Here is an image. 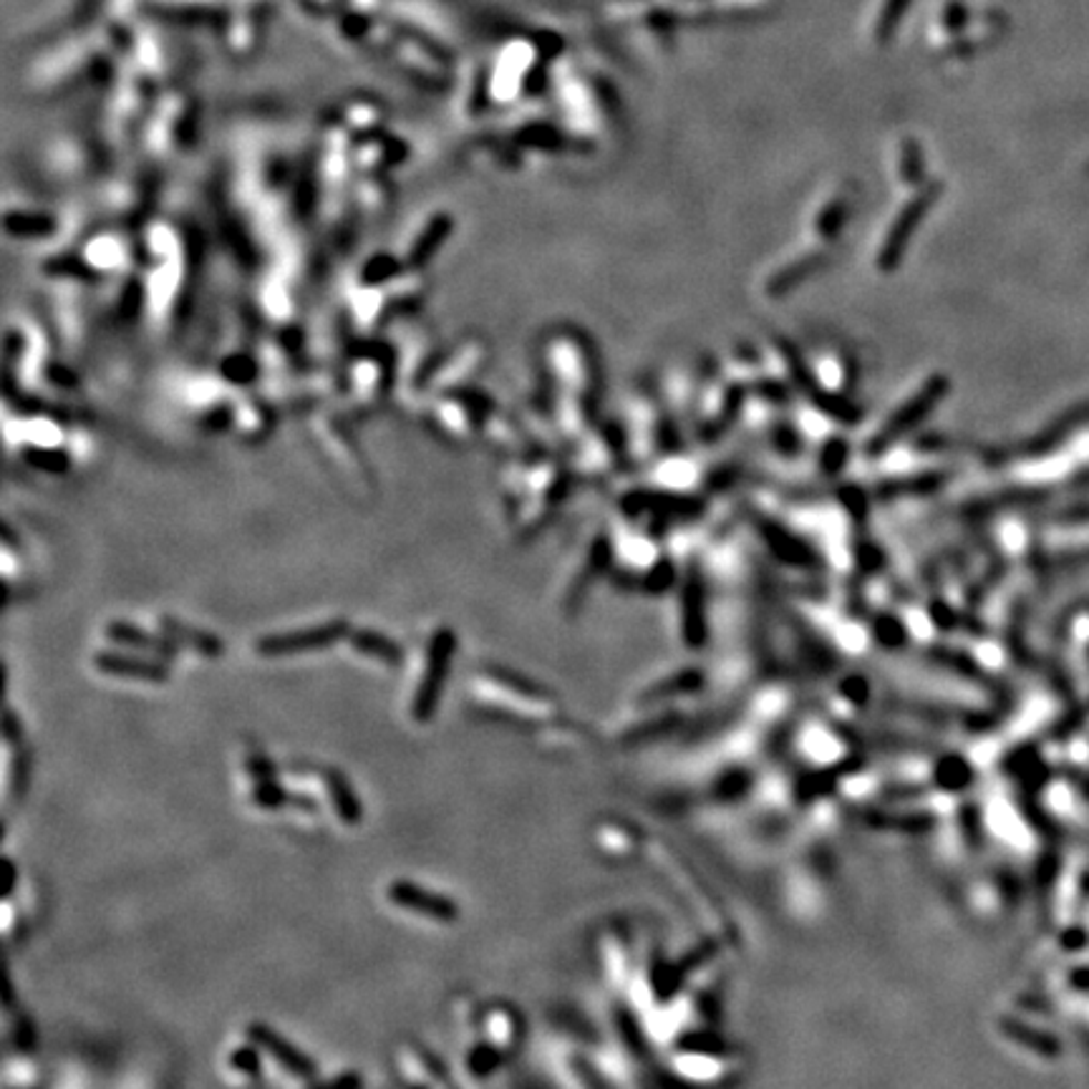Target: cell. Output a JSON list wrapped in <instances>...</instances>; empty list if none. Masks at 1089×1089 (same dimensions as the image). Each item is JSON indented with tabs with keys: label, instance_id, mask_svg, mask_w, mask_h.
Masks as SVG:
<instances>
[{
	"label": "cell",
	"instance_id": "3",
	"mask_svg": "<svg viewBox=\"0 0 1089 1089\" xmlns=\"http://www.w3.org/2000/svg\"><path fill=\"white\" fill-rule=\"evenodd\" d=\"M454 651H457V635H454V631L439 629L434 633L429 649H426L424 674L412 698V716L419 724L432 722V716L439 709L444 684H447L452 671Z\"/></svg>",
	"mask_w": 1089,
	"mask_h": 1089
},
{
	"label": "cell",
	"instance_id": "4",
	"mask_svg": "<svg viewBox=\"0 0 1089 1089\" xmlns=\"http://www.w3.org/2000/svg\"><path fill=\"white\" fill-rule=\"evenodd\" d=\"M485 419L487 414L475 404V394L467 388L439 394L426 412V426L447 444H467Z\"/></svg>",
	"mask_w": 1089,
	"mask_h": 1089
},
{
	"label": "cell",
	"instance_id": "24",
	"mask_svg": "<svg viewBox=\"0 0 1089 1089\" xmlns=\"http://www.w3.org/2000/svg\"><path fill=\"white\" fill-rule=\"evenodd\" d=\"M3 739L8 744H21L23 739V724H18L15 719V714L11 709H6V719H3Z\"/></svg>",
	"mask_w": 1089,
	"mask_h": 1089
},
{
	"label": "cell",
	"instance_id": "12",
	"mask_svg": "<svg viewBox=\"0 0 1089 1089\" xmlns=\"http://www.w3.org/2000/svg\"><path fill=\"white\" fill-rule=\"evenodd\" d=\"M106 635H108V641L120 643V646L147 651V653H154V656H162V658L175 656L177 643H172L169 639H162V635H154L149 631H144L134 623H120V621L108 623Z\"/></svg>",
	"mask_w": 1089,
	"mask_h": 1089
},
{
	"label": "cell",
	"instance_id": "9",
	"mask_svg": "<svg viewBox=\"0 0 1089 1089\" xmlns=\"http://www.w3.org/2000/svg\"><path fill=\"white\" fill-rule=\"evenodd\" d=\"M94 666L102 671L106 676L116 678H134V681H152V684H162L167 681L169 671L165 664L152 658H139V656H126V653H114L104 651L94 656Z\"/></svg>",
	"mask_w": 1089,
	"mask_h": 1089
},
{
	"label": "cell",
	"instance_id": "17",
	"mask_svg": "<svg viewBox=\"0 0 1089 1089\" xmlns=\"http://www.w3.org/2000/svg\"><path fill=\"white\" fill-rule=\"evenodd\" d=\"M250 800L256 802L258 807H262V810H280L283 805L295 802L298 807H301V810L315 812L313 800H308V797H303V800H293V797H290L283 787L276 785V779H268V782H256Z\"/></svg>",
	"mask_w": 1089,
	"mask_h": 1089
},
{
	"label": "cell",
	"instance_id": "20",
	"mask_svg": "<svg viewBox=\"0 0 1089 1089\" xmlns=\"http://www.w3.org/2000/svg\"><path fill=\"white\" fill-rule=\"evenodd\" d=\"M497 1051L489 1047V1044H477L475 1049L467 1055V1067L475 1077H487L497 1067Z\"/></svg>",
	"mask_w": 1089,
	"mask_h": 1089
},
{
	"label": "cell",
	"instance_id": "19",
	"mask_svg": "<svg viewBox=\"0 0 1089 1089\" xmlns=\"http://www.w3.org/2000/svg\"><path fill=\"white\" fill-rule=\"evenodd\" d=\"M220 376H222V381H227V384L248 386L250 381H256L260 376V366L250 356H242V353H235V356L222 361Z\"/></svg>",
	"mask_w": 1089,
	"mask_h": 1089
},
{
	"label": "cell",
	"instance_id": "18",
	"mask_svg": "<svg viewBox=\"0 0 1089 1089\" xmlns=\"http://www.w3.org/2000/svg\"><path fill=\"white\" fill-rule=\"evenodd\" d=\"M406 270V262H398L392 256H374L369 262H363L359 286H388Z\"/></svg>",
	"mask_w": 1089,
	"mask_h": 1089
},
{
	"label": "cell",
	"instance_id": "21",
	"mask_svg": "<svg viewBox=\"0 0 1089 1089\" xmlns=\"http://www.w3.org/2000/svg\"><path fill=\"white\" fill-rule=\"evenodd\" d=\"M230 1067L235 1072H240L245 1077H258L260 1075V1049L252 1044V1047H238L230 1057Z\"/></svg>",
	"mask_w": 1089,
	"mask_h": 1089
},
{
	"label": "cell",
	"instance_id": "14",
	"mask_svg": "<svg viewBox=\"0 0 1089 1089\" xmlns=\"http://www.w3.org/2000/svg\"><path fill=\"white\" fill-rule=\"evenodd\" d=\"M325 787H329L335 815L346 824H359L363 820V805L353 792L349 777L339 769H325Z\"/></svg>",
	"mask_w": 1089,
	"mask_h": 1089
},
{
	"label": "cell",
	"instance_id": "13",
	"mask_svg": "<svg viewBox=\"0 0 1089 1089\" xmlns=\"http://www.w3.org/2000/svg\"><path fill=\"white\" fill-rule=\"evenodd\" d=\"M162 629H165L167 639L172 643H179V646L195 651V653H199V656L220 658L222 653H225V643L220 639H217L215 633L197 631L189 623H182L177 619H169V615H165V619H162Z\"/></svg>",
	"mask_w": 1089,
	"mask_h": 1089
},
{
	"label": "cell",
	"instance_id": "25",
	"mask_svg": "<svg viewBox=\"0 0 1089 1089\" xmlns=\"http://www.w3.org/2000/svg\"><path fill=\"white\" fill-rule=\"evenodd\" d=\"M412 1089H422V1087H412Z\"/></svg>",
	"mask_w": 1089,
	"mask_h": 1089
},
{
	"label": "cell",
	"instance_id": "6",
	"mask_svg": "<svg viewBox=\"0 0 1089 1089\" xmlns=\"http://www.w3.org/2000/svg\"><path fill=\"white\" fill-rule=\"evenodd\" d=\"M349 635V623L346 621H329V623H318L311 629L303 631H288V633H270L266 639H260L256 643V651L260 656H298V653H311V651H323L331 649L333 643L343 641Z\"/></svg>",
	"mask_w": 1089,
	"mask_h": 1089
},
{
	"label": "cell",
	"instance_id": "1",
	"mask_svg": "<svg viewBox=\"0 0 1089 1089\" xmlns=\"http://www.w3.org/2000/svg\"><path fill=\"white\" fill-rule=\"evenodd\" d=\"M394 353L388 349H361L346 363V398L356 416H366L384 402L394 381Z\"/></svg>",
	"mask_w": 1089,
	"mask_h": 1089
},
{
	"label": "cell",
	"instance_id": "8",
	"mask_svg": "<svg viewBox=\"0 0 1089 1089\" xmlns=\"http://www.w3.org/2000/svg\"><path fill=\"white\" fill-rule=\"evenodd\" d=\"M248 1039L256 1044L260 1051H266L268 1057L276 1059L278 1065L293 1077H298V1079H313L315 1077V1061L308 1057L305 1051L298 1049L293 1041L280 1037V1034L272 1027H268V1024L252 1021L248 1027Z\"/></svg>",
	"mask_w": 1089,
	"mask_h": 1089
},
{
	"label": "cell",
	"instance_id": "22",
	"mask_svg": "<svg viewBox=\"0 0 1089 1089\" xmlns=\"http://www.w3.org/2000/svg\"><path fill=\"white\" fill-rule=\"evenodd\" d=\"M245 767H248V775L256 779V782H268V779H276V767H272V761L262 755L250 757L248 761H245Z\"/></svg>",
	"mask_w": 1089,
	"mask_h": 1089
},
{
	"label": "cell",
	"instance_id": "10",
	"mask_svg": "<svg viewBox=\"0 0 1089 1089\" xmlns=\"http://www.w3.org/2000/svg\"><path fill=\"white\" fill-rule=\"evenodd\" d=\"M230 426L242 442H262L272 432V412L270 406L256 396H242L232 402Z\"/></svg>",
	"mask_w": 1089,
	"mask_h": 1089
},
{
	"label": "cell",
	"instance_id": "7",
	"mask_svg": "<svg viewBox=\"0 0 1089 1089\" xmlns=\"http://www.w3.org/2000/svg\"><path fill=\"white\" fill-rule=\"evenodd\" d=\"M388 901L402 911L424 915V919L439 921V923H454L459 919V905L452 901V898L426 891V888L412 883V880H394L388 885Z\"/></svg>",
	"mask_w": 1089,
	"mask_h": 1089
},
{
	"label": "cell",
	"instance_id": "2",
	"mask_svg": "<svg viewBox=\"0 0 1089 1089\" xmlns=\"http://www.w3.org/2000/svg\"><path fill=\"white\" fill-rule=\"evenodd\" d=\"M311 437L318 442V447L325 454V459L349 479L351 485L361 489L374 487V475H371L369 461L353 442L346 426L331 414H313L311 416Z\"/></svg>",
	"mask_w": 1089,
	"mask_h": 1089
},
{
	"label": "cell",
	"instance_id": "16",
	"mask_svg": "<svg viewBox=\"0 0 1089 1089\" xmlns=\"http://www.w3.org/2000/svg\"><path fill=\"white\" fill-rule=\"evenodd\" d=\"M53 217L41 215V212H8L6 215V230L13 235V238H43V235L53 232Z\"/></svg>",
	"mask_w": 1089,
	"mask_h": 1089
},
{
	"label": "cell",
	"instance_id": "5",
	"mask_svg": "<svg viewBox=\"0 0 1089 1089\" xmlns=\"http://www.w3.org/2000/svg\"><path fill=\"white\" fill-rule=\"evenodd\" d=\"M487 349L483 341H461L457 346L444 351L442 356L434 359L429 369L419 378V388L432 392L434 396L459 392L467 386V381L483 369Z\"/></svg>",
	"mask_w": 1089,
	"mask_h": 1089
},
{
	"label": "cell",
	"instance_id": "11",
	"mask_svg": "<svg viewBox=\"0 0 1089 1089\" xmlns=\"http://www.w3.org/2000/svg\"><path fill=\"white\" fill-rule=\"evenodd\" d=\"M452 227H454V220L449 215L432 217V220L426 222L424 230L419 232V238L414 240L412 250H408L406 268L424 270L426 266H429V260L437 256V250L442 248L444 242H447V238L452 235Z\"/></svg>",
	"mask_w": 1089,
	"mask_h": 1089
},
{
	"label": "cell",
	"instance_id": "15",
	"mask_svg": "<svg viewBox=\"0 0 1089 1089\" xmlns=\"http://www.w3.org/2000/svg\"><path fill=\"white\" fill-rule=\"evenodd\" d=\"M349 639H351L353 651H359V653H363V656H369V658H374V661H381V664L398 666L404 661L402 646H398L396 641H392L384 633L356 631V633H351Z\"/></svg>",
	"mask_w": 1089,
	"mask_h": 1089
},
{
	"label": "cell",
	"instance_id": "23",
	"mask_svg": "<svg viewBox=\"0 0 1089 1089\" xmlns=\"http://www.w3.org/2000/svg\"><path fill=\"white\" fill-rule=\"evenodd\" d=\"M308 1089H363V1077L359 1072H343L339 1077L329 1079V1082L313 1085Z\"/></svg>",
	"mask_w": 1089,
	"mask_h": 1089
}]
</instances>
